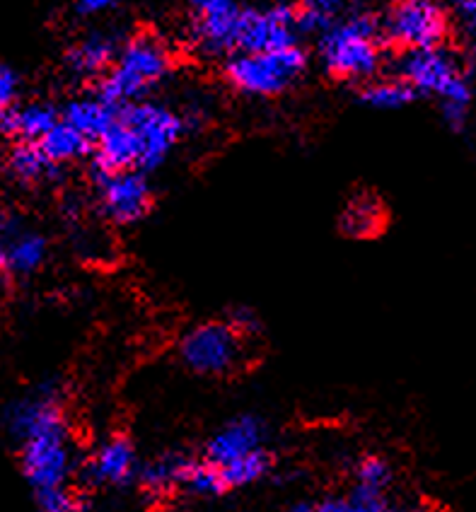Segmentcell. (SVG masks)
I'll list each match as a JSON object with an SVG mask.
<instances>
[{
    "instance_id": "6da1fadb",
    "label": "cell",
    "mask_w": 476,
    "mask_h": 512,
    "mask_svg": "<svg viewBox=\"0 0 476 512\" xmlns=\"http://www.w3.org/2000/svg\"><path fill=\"white\" fill-rule=\"evenodd\" d=\"M399 80L414 92L433 95L443 102L445 121L460 131L467 124L469 104H472V87L462 71L460 58L445 46L431 49L404 51L399 58Z\"/></svg>"
},
{
    "instance_id": "7a4b0ae2",
    "label": "cell",
    "mask_w": 476,
    "mask_h": 512,
    "mask_svg": "<svg viewBox=\"0 0 476 512\" xmlns=\"http://www.w3.org/2000/svg\"><path fill=\"white\" fill-rule=\"evenodd\" d=\"M172 56L167 44L155 34H136L116 51L114 66L109 68L100 85V97L109 104L131 102L143 97L170 73Z\"/></svg>"
},
{
    "instance_id": "3957f363",
    "label": "cell",
    "mask_w": 476,
    "mask_h": 512,
    "mask_svg": "<svg viewBox=\"0 0 476 512\" xmlns=\"http://www.w3.org/2000/svg\"><path fill=\"white\" fill-rule=\"evenodd\" d=\"M380 22L370 15H351L322 32L319 54L329 73L344 80H363L380 66Z\"/></svg>"
},
{
    "instance_id": "277c9868",
    "label": "cell",
    "mask_w": 476,
    "mask_h": 512,
    "mask_svg": "<svg viewBox=\"0 0 476 512\" xmlns=\"http://www.w3.org/2000/svg\"><path fill=\"white\" fill-rule=\"evenodd\" d=\"M307 66L305 51L298 44L286 49L235 54L225 66L230 85L245 95L274 97L286 92L300 78Z\"/></svg>"
},
{
    "instance_id": "5b68a950",
    "label": "cell",
    "mask_w": 476,
    "mask_h": 512,
    "mask_svg": "<svg viewBox=\"0 0 476 512\" xmlns=\"http://www.w3.org/2000/svg\"><path fill=\"white\" fill-rule=\"evenodd\" d=\"M382 37L404 51L443 46L450 17L440 0H397L380 22Z\"/></svg>"
},
{
    "instance_id": "8992f818",
    "label": "cell",
    "mask_w": 476,
    "mask_h": 512,
    "mask_svg": "<svg viewBox=\"0 0 476 512\" xmlns=\"http://www.w3.org/2000/svg\"><path fill=\"white\" fill-rule=\"evenodd\" d=\"M179 356L199 375H228L245 360V339L228 322H206L182 336Z\"/></svg>"
},
{
    "instance_id": "52a82bcc",
    "label": "cell",
    "mask_w": 476,
    "mask_h": 512,
    "mask_svg": "<svg viewBox=\"0 0 476 512\" xmlns=\"http://www.w3.org/2000/svg\"><path fill=\"white\" fill-rule=\"evenodd\" d=\"M121 121L136 136L138 150H141V162H138L141 170H155V167H160L167 160V155L172 153V148L177 145L179 136L184 131L182 119L177 114L162 107V104L153 102L131 104L121 114Z\"/></svg>"
},
{
    "instance_id": "ba28073f",
    "label": "cell",
    "mask_w": 476,
    "mask_h": 512,
    "mask_svg": "<svg viewBox=\"0 0 476 512\" xmlns=\"http://www.w3.org/2000/svg\"><path fill=\"white\" fill-rule=\"evenodd\" d=\"M97 199L102 213L116 225L138 223L153 203L148 179L136 170L100 172L97 177Z\"/></svg>"
},
{
    "instance_id": "9c48e42d",
    "label": "cell",
    "mask_w": 476,
    "mask_h": 512,
    "mask_svg": "<svg viewBox=\"0 0 476 512\" xmlns=\"http://www.w3.org/2000/svg\"><path fill=\"white\" fill-rule=\"evenodd\" d=\"M22 471L34 491L63 486L73 471V450L68 430L63 433L39 435L20 445Z\"/></svg>"
},
{
    "instance_id": "30bf717a",
    "label": "cell",
    "mask_w": 476,
    "mask_h": 512,
    "mask_svg": "<svg viewBox=\"0 0 476 512\" xmlns=\"http://www.w3.org/2000/svg\"><path fill=\"white\" fill-rule=\"evenodd\" d=\"M298 13L288 5H271L266 10H245L237 32V51L257 54V51L286 49L295 44Z\"/></svg>"
},
{
    "instance_id": "8fae6325",
    "label": "cell",
    "mask_w": 476,
    "mask_h": 512,
    "mask_svg": "<svg viewBox=\"0 0 476 512\" xmlns=\"http://www.w3.org/2000/svg\"><path fill=\"white\" fill-rule=\"evenodd\" d=\"M194 13V39L203 54H228L237 49V32L245 10L237 0H189Z\"/></svg>"
},
{
    "instance_id": "7c38bea8",
    "label": "cell",
    "mask_w": 476,
    "mask_h": 512,
    "mask_svg": "<svg viewBox=\"0 0 476 512\" xmlns=\"http://www.w3.org/2000/svg\"><path fill=\"white\" fill-rule=\"evenodd\" d=\"M8 430L20 445L32 438H39V435L68 430L56 389L49 384V387H42L32 397L20 399L17 404L10 406Z\"/></svg>"
},
{
    "instance_id": "4fadbf2b",
    "label": "cell",
    "mask_w": 476,
    "mask_h": 512,
    "mask_svg": "<svg viewBox=\"0 0 476 512\" xmlns=\"http://www.w3.org/2000/svg\"><path fill=\"white\" fill-rule=\"evenodd\" d=\"M138 476L136 447L129 438H107L80 467V479L90 486H126Z\"/></svg>"
},
{
    "instance_id": "5bb4252c",
    "label": "cell",
    "mask_w": 476,
    "mask_h": 512,
    "mask_svg": "<svg viewBox=\"0 0 476 512\" xmlns=\"http://www.w3.org/2000/svg\"><path fill=\"white\" fill-rule=\"evenodd\" d=\"M264 423L254 416H240L235 421H230L228 426H223L208 440L206 445V462H211L213 467L223 469L228 464L237 462V459L252 455L264 447Z\"/></svg>"
},
{
    "instance_id": "9a60e30c",
    "label": "cell",
    "mask_w": 476,
    "mask_h": 512,
    "mask_svg": "<svg viewBox=\"0 0 476 512\" xmlns=\"http://www.w3.org/2000/svg\"><path fill=\"white\" fill-rule=\"evenodd\" d=\"M95 160L100 172L133 170L141 162V150H138L136 136L121 121V116H116L114 124L95 141Z\"/></svg>"
},
{
    "instance_id": "2e32d148",
    "label": "cell",
    "mask_w": 476,
    "mask_h": 512,
    "mask_svg": "<svg viewBox=\"0 0 476 512\" xmlns=\"http://www.w3.org/2000/svg\"><path fill=\"white\" fill-rule=\"evenodd\" d=\"M116 58V44L109 34L92 32L85 39L68 51L66 66L71 68L73 75L78 78H97V75H107Z\"/></svg>"
},
{
    "instance_id": "e0dca14e",
    "label": "cell",
    "mask_w": 476,
    "mask_h": 512,
    "mask_svg": "<svg viewBox=\"0 0 476 512\" xmlns=\"http://www.w3.org/2000/svg\"><path fill=\"white\" fill-rule=\"evenodd\" d=\"M58 121L61 119L56 109H51L49 104H27L0 114V133L22 138V143H39Z\"/></svg>"
},
{
    "instance_id": "ac0fdd59",
    "label": "cell",
    "mask_w": 476,
    "mask_h": 512,
    "mask_svg": "<svg viewBox=\"0 0 476 512\" xmlns=\"http://www.w3.org/2000/svg\"><path fill=\"white\" fill-rule=\"evenodd\" d=\"M61 119L71 124L75 131L83 133L87 141L95 143L114 124L116 112L114 104L102 100V97H83V100H73L68 104Z\"/></svg>"
},
{
    "instance_id": "d6986e66",
    "label": "cell",
    "mask_w": 476,
    "mask_h": 512,
    "mask_svg": "<svg viewBox=\"0 0 476 512\" xmlns=\"http://www.w3.org/2000/svg\"><path fill=\"white\" fill-rule=\"evenodd\" d=\"M385 228V206L373 194H361L346 203L341 213V230L356 240H370Z\"/></svg>"
},
{
    "instance_id": "ffe728a7",
    "label": "cell",
    "mask_w": 476,
    "mask_h": 512,
    "mask_svg": "<svg viewBox=\"0 0 476 512\" xmlns=\"http://www.w3.org/2000/svg\"><path fill=\"white\" fill-rule=\"evenodd\" d=\"M46 254H49V247L39 232H17L5 244V266L13 273L27 276V273L42 269Z\"/></svg>"
},
{
    "instance_id": "44dd1931",
    "label": "cell",
    "mask_w": 476,
    "mask_h": 512,
    "mask_svg": "<svg viewBox=\"0 0 476 512\" xmlns=\"http://www.w3.org/2000/svg\"><path fill=\"white\" fill-rule=\"evenodd\" d=\"M10 172L15 174V179L25 184H39L49 182L56 177L58 165L44 155V150L39 148V143H20L15 145V150L10 153Z\"/></svg>"
},
{
    "instance_id": "7402d4cb",
    "label": "cell",
    "mask_w": 476,
    "mask_h": 512,
    "mask_svg": "<svg viewBox=\"0 0 476 512\" xmlns=\"http://www.w3.org/2000/svg\"><path fill=\"white\" fill-rule=\"evenodd\" d=\"M39 148L44 150V155L49 157L54 165H66V162L78 160L83 157L87 150H90V141L80 131H75L71 124L66 121H58V124L51 128L49 133L39 141Z\"/></svg>"
},
{
    "instance_id": "603a6c76",
    "label": "cell",
    "mask_w": 476,
    "mask_h": 512,
    "mask_svg": "<svg viewBox=\"0 0 476 512\" xmlns=\"http://www.w3.org/2000/svg\"><path fill=\"white\" fill-rule=\"evenodd\" d=\"M184 464H187L184 455H162L138 469V481H141L145 491L158 493V496L177 491L179 484H182Z\"/></svg>"
},
{
    "instance_id": "cb8c5ba5",
    "label": "cell",
    "mask_w": 476,
    "mask_h": 512,
    "mask_svg": "<svg viewBox=\"0 0 476 512\" xmlns=\"http://www.w3.org/2000/svg\"><path fill=\"white\" fill-rule=\"evenodd\" d=\"M271 464H274V455H271L266 447H261V450L237 459V462H232L228 467L218 471H220V479H223L225 491H228V488H242V486L254 484V481L264 479V476L269 474Z\"/></svg>"
},
{
    "instance_id": "d4e9b609",
    "label": "cell",
    "mask_w": 476,
    "mask_h": 512,
    "mask_svg": "<svg viewBox=\"0 0 476 512\" xmlns=\"http://www.w3.org/2000/svg\"><path fill=\"white\" fill-rule=\"evenodd\" d=\"M416 92L404 80H375L368 83L361 92V102L373 109H402L414 102Z\"/></svg>"
},
{
    "instance_id": "484cf974",
    "label": "cell",
    "mask_w": 476,
    "mask_h": 512,
    "mask_svg": "<svg viewBox=\"0 0 476 512\" xmlns=\"http://www.w3.org/2000/svg\"><path fill=\"white\" fill-rule=\"evenodd\" d=\"M182 491L194 493V496H218L225 491L223 479H220L218 467H213L206 459H189L182 471Z\"/></svg>"
},
{
    "instance_id": "4316f807",
    "label": "cell",
    "mask_w": 476,
    "mask_h": 512,
    "mask_svg": "<svg viewBox=\"0 0 476 512\" xmlns=\"http://www.w3.org/2000/svg\"><path fill=\"white\" fill-rule=\"evenodd\" d=\"M37 493V505L42 512H83L85 500L73 493L66 484L54 488H42Z\"/></svg>"
},
{
    "instance_id": "83f0119b",
    "label": "cell",
    "mask_w": 476,
    "mask_h": 512,
    "mask_svg": "<svg viewBox=\"0 0 476 512\" xmlns=\"http://www.w3.org/2000/svg\"><path fill=\"white\" fill-rule=\"evenodd\" d=\"M392 484V467L382 457H363L356 467V486L385 491Z\"/></svg>"
},
{
    "instance_id": "f1b7e54d",
    "label": "cell",
    "mask_w": 476,
    "mask_h": 512,
    "mask_svg": "<svg viewBox=\"0 0 476 512\" xmlns=\"http://www.w3.org/2000/svg\"><path fill=\"white\" fill-rule=\"evenodd\" d=\"M348 510L351 512H392L390 500L385 491H370V488L356 486L353 496L348 498Z\"/></svg>"
},
{
    "instance_id": "f546056e",
    "label": "cell",
    "mask_w": 476,
    "mask_h": 512,
    "mask_svg": "<svg viewBox=\"0 0 476 512\" xmlns=\"http://www.w3.org/2000/svg\"><path fill=\"white\" fill-rule=\"evenodd\" d=\"M17 95H20V78L10 66H0V114L15 109Z\"/></svg>"
},
{
    "instance_id": "4dcf8cb0",
    "label": "cell",
    "mask_w": 476,
    "mask_h": 512,
    "mask_svg": "<svg viewBox=\"0 0 476 512\" xmlns=\"http://www.w3.org/2000/svg\"><path fill=\"white\" fill-rule=\"evenodd\" d=\"M228 324L237 331V334L242 336V339H249V336H257L259 331H261L259 317L252 310H249V307H235V310L230 312Z\"/></svg>"
},
{
    "instance_id": "1f68e13d",
    "label": "cell",
    "mask_w": 476,
    "mask_h": 512,
    "mask_svg": "<svg viewBox=\"0 0 476 512\" xmlns=\"http://www.w3.org/2000/svg\"><path fill=\"white\" fill-rule=\"evenodd\" d=\"M119 3L121 0H78V3H75V13L83 17H95L109 13V10H114Z\"/></svg>"
},
{
    "instance_id": "d6a6232c",
    "label": "cell",
    "mask_w": 476,
    "mask_h": 512,
    "mask_svg": "<svg viewBox=\"0 0 476 512\" xmlns=\"http://www.w3.org/2000/svg\"><path fill=\"white\" fill-rule=\"evenodd\" d=\"M346 3H351V0H303V8H307V10H317V13L332 17V15L336 13V10L344 8Z\"/></svg>"
},
{
    "instance_id": "836d02e7",
    "label": "cell",
    "mask_w": 476,
    "mask_h": 512,
    "mask_svg": "<svg viewBox=\"0 0 476 512\" xmlns=\"http://www.w3.org/2000/svg\"><path fill=\"white\" fill-rule=\"evenodd\" d=\"M312 512H351V510H348V500L329 498L324 500V503H319L317 508H312Z\"/></svg>"
},
{
    "instance_id": "e575fe53",
    "label": "cell",
    "mask_w": 476,
    "mask_h": 512,
    "mask_svg": "<svg viewBox=\"0 0 476 512\" xmlns=\"http://www.w3.org/2000/svg\"><path fill=\"white\" fill-rule=\"evenodd\" d=\"M397 512H433V510L428 508V505H423V503H409V505H404V508L397 510Z\"/></svg>"
},
{
    "instance_id": "d590c367",
    "label": "cell",
    "mask_w": 476,
    "mask_h": 512,
    "mask_svg": "<svg viewBox=\"0 0 476 512\" xmlns=\"http://www.w3.org/2000/svg\"><path fill=\"white\" fill-rule=\"evenodd\" d=\"M286 512H312V505H307V503H295L293 508H288Z\"/></svg>"
},
{
    "instance_id": "8d00e7d4",
    "label": "cell",
    "mask_w": 476,
    "mask_h": 512,
    "mask_svg": "<svg viewBox=\"0 0 476 512\" xmlns=\"http://www.w3.org/2000/svg\"><path fill=\"white\" fill-rule=\"evenodd\" d=\"M3 298H5V273L0 269V307H3Z\"/></svg>"
},
{
    "instance_id": "74e56055",
    "label": "cell",
    "mask_w": 476,
    "mask_h": 512,
    "mask_svg": "<svg viewBox=\"0 0 476 512\" xmlns=\"http://www.w3.org/2000/svg\"><path fill=\"white\" fill-rule=\"evenodd\" d=\"M3 266H5V244L0 240V269H3Z\"/></svg>"
}]
</instances>
